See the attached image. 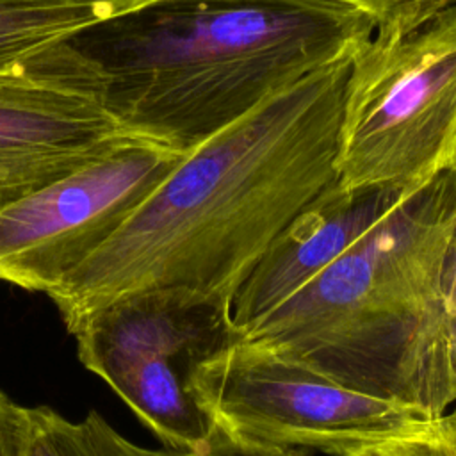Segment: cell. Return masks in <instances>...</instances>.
I'll list each match as a JSON object with an SVG mask.
<instances>
[{"instance_id": "obj_1", "label": "cell", "mask_w": 456, "mask_h": 456, "mask_svg": "<svg viewBox=\"0 0 456 456\" xmlns=\"http://www.w3.org/2000/svg\"><path fill=\"white\" fill-rule=\"evenodd\" d=\"M351 57L274 93L183 155L48 297L68 331L112 301L191 290L230 303L273 239L337 183Z\"/></svg>"}, {"instance_id": "obj_2", "label": "cell", "mask_w": 456, "mask_h": 456, "mask_svg": "<svg viewBox=\"0 0 456 456\" xmlns=\"http://www.w3.org/2000/svg\"><path fill=\"white\" fill-rule=\"evenodd\" d=\"M372 36L363 14L312 0H150L69 32L18 71L187 155Z\"/></svg>"}, {"instance_id": "obj_3", "label": "cell", "mask_w": 456, "mask_h": 456, "mask_svg": "<svg viewBox=\"0 0 456 456\" xmlns=\"http://www.w3.org/2000/svg\"><path fill=\"white\" fill-rule=\"evenodd\" d=\"M456 169L406 196L335 262L239 338L428 420L456 403V322L442 269Z\"/></svg>"}, {"instance_id": "obj_4", "label": "cell", "mask_w": 456, "mask_h": 456, "mask_svg": "<svg viewBox=\"0 0 456 456\" xmlns=\"http://www.w3.org/2000/svg\"><path fill=\"white\" fill-rule=\"evenodd\" d=\"M335 166L342 187L406 194L456 169V5L351 57Z\"/></svg>"}, {"instance_id": "obj_5", "label": "cell", "mask_w": 456, "mask_h": 456, "mask_svg": "<svg viewBox=\"0 0 456 456\" xmlns=\"http://www.w3.org/2000/svg\"><path fill=\"white\" fill-rule=\"evenodd\" d=\"M71 335L80 362L100 376L166 449L198 454L216 424L192 395L198 365L239 337L230 303L191 290L119 297Z\"/></svg>"}, {"instance_id": "obj_6", "label": "cell", "mask_w": 456, "mask_h": 456, "mask_svg": "<svg viewBox=\"0 0 456 456\" xmlns=\"http://www.w3.org/2000/svg\"><path fill=\"white\" fill-rule=\"evenodd\" d=\"M192 395L232 435L330 456H353L431 422L239 337L198 365Z\"/></svg>"}, {"instance_id": "obj_7", "label": "cell", "mask_w": 456, "mask_h": 456, "mask_svg": "<svg viewBox=\"0 0 456 456\" xmlns=\"http://www.w3.org/2000/svg\"><path fill=\"white\" fill-rule=\"evenodd\" d=\"M183 153L132 137L0 207V280L50 294L93 256Z\"/></svg>"}, {"instance_id": "obj_8", "label": "cell", "mask_w": 456, "mask_h": 456, "mask_svg": "<svg viewBox=\"0 0 456 456\" xmlns=\"http://www.w3.org/2000/svg\"><path fill=\"white\" fill-rule=\"evenodd\" d=\"M132 137L80 93L21 71L0 73V207Z\"/></svg>"}, {"instance_id": "obj_9", "label": "cell", "mask_w": 456, "mask_h": 456, "mask_svg": "<svg viewBox=\"0 0 456 456\" xmlns=\"http://www.w3.org/2000/svg\"><path fill=\"white\" fill-rule=\"evenodd\" d=\"M410 194L338 183L322 191L273 239L237 289L230 306L237 333L303 289Z\"/></svg>"}, {"instance_id": "obj_10", "label": "cell", "mask_w": 456, "mask_h": 456, "mask_svg": "<svg viewBox=\"0 0 456 456\" xmlns=\"http://www.w3.org/2000/svg\"><path fill=\"white\" fill-rule=\"evenodd\" d=\"M107 18L86 7L53 5L39 0H0V73L20 66L69 32Z\"/></svg>"}, {"instance_id": "obj_11", "label": "cell", "mask_w": 456, "mask_h": 456, "mask_svg": "<svg viewBox=\"0 0 456 456\" xmlns=\"http://www.w3.org/2000/svg\"><path fill=\"white\" fill-rule=\"evenodd\" d=\"M102 422L96 411L71 422L48 406L25 408L21 456H110Z\"/></svg>"}, {"instance_id": "obj_12", "label": "cell", "mask_w": 456, "mask_h": 456, "mask_svg": "<svg viewBox=\"0 0 456 456\" xmlns=\"http://www.w3.org/2000/svg\"><path fill=\"white\" fill-rule=\"evenodd\" d=\"M346 7L363 14L374 28V37H403L440 11L456 5V0H312Z\"/></svg>"}, {"instance_id": "obj_13", "label": "cell", "mask_w": 456, "mask_h": 456, "mask_svg": "<svg viewBox=\"0 0 456 456\" xmlns=\"http://www.w3.org/2000/svg\"><path fill=\"white\" fill-rule=\"evenodd\" d=\"M353 456H451V454L438 431L436 420H431L411 433L388 438L385 442L360 449Z\"/></svg>"}, {"instance_id": "obj_14", "label": "cell", "mask_w": 456, "mask_h": 456, "mask_svg": "<svg viewBox=\"0 0 456 456\" xmlns=\"http://www.w3.org/2000/svg\"><path fill=\"white\" fill-rule=\"evenodd\" d=\"M192 456H303L297 449L248 440L216 426L205 449Z\"/></svg>"}, {"instance_id": "obj_15", "label": "cell", "mask_w": 456, "mask_h": 456, "mask_svg": "<svg viewBox=\"0 0 456 456\" xmlns=\"http://www.w3.org/2000/svg\"><path fill=\"white\" fill-rule=\"evenodd\" d=\"M25 406L16 404L0 388V456H21Z\"/></svg>"}, {"instance_id": "obj_16", "label": "cell", "mask_w": 456, "mask_h": 456, "mask_svg": "<svg viewBox=\"0 0 456 456\" xmlns=\"http://www.w3.org/2000/svg\"><path fill=\"white\" fill-rule=\"evenodd\" d=\"M102 431H103L107 447L110 451V456H192L191 452H182L173 449H146V447L135 445L134 442L121 436L105 419L102 422Z\"/></svg>"}, {"instance_id": "obj_17", "label": "cell", "mask_w": 456, "mask_h": 456, "mask_svg": "<svg viewBox=\"0 0 456 456\" xmlns=\"http://www.w3.org/2000/svg\"><path fill=\"white\" fill-rule=\"evenodd\" d=\"M442 296L447 312L456 322V223L452 226L449 244L445 249L444 269H442Z\"/></svg>"}, {"instance_id": "obj_18", "label": "cell", "mask_w": 456, "mask_h": 456, "mask_svg": "<svg viewBox=\"0 0 456 456\" xmlns=\"http://www.w3.org/2000/svg\"><path fill=\"white\" fill-rule=\"evenodd\" d=\"M53 5H68V7H86L103 12L105 16H112L123 11H130L137 5H142L150 0H39Z\"/></svg>"}, {"instance_id": "obj_19", "label": "cell", "mask_w": 456, "mask_h": 456, "mask_svg": "<svg viewBox=\"0 0 456 456\" xmlns=\"http://www.w3.org/2000/svg\"><path fill=\"white\" fill-rule=\"evenodd\" d=\"M436 426H438V431L447 445L449 454L456 456V410L436 419Z\"/></svg>"}]
</instances>
